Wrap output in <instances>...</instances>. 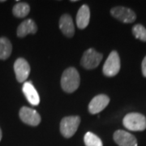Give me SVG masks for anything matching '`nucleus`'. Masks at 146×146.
Instances as JSON below:
<instances>
[{"instance_id": "1", "label": "nucleus", "mask_w": 146, "mask_h": 146, "mask_svg": "<svg viewBox=\"0 0 146 146\" xmlns=\"http://www.w3.org/2000/svg\"><path fill=\"white\" fill-rule=\"evenodd\" d=\"M80 83V75L76 68H68L63 72L61 77V86L63 91L72 94L78 89Z\"/></svg>"}, {"instance_id": "2", "label": "nucleus", "mask_w": 146, "mask_h": 146, "mask_svg": "<svg viewBox=\"0 0 146 146\" xmlns=\"http://www.w3.org/2000/svg\"><path fill=\"white\" fill-rule=\"evenodd\" d=\"M123 124L128 130L141 131L146 129V118L140 113H129L123 118Z\"/></svg>"}, {"instance_id": "3", "label": "nucleus", "mask_w": 146, "mask_h": 146, "mask_svg": "<svg viewBox=\"0 0 146 146\" xmlns=\"http://www.w3.org/2000/svg\"><path fill=\"white\" fill-rule=\"evenodd\" d=\"M120 67L121 63L119 55L116 50H113L110 52L107 59L106 60L103 65L102 72L106 76L112 77L119 73L120 71Z\"/></svg>"}, {"instance_id": "4", "label": "nucleus", "mask_w": 146, "mask_h": 146, "mask_svg": "<svg viewBox=\"0 0 146 146\" xmlns=\"http://www.w3.org/2000/svg\"><path fill=\"white\" fill-rule=\"evenodd\" d=\"M80 123V116H68L60 122V132L65 138H70L76 132Z\"/></svg>"}, {"instance_id": "5", "label": "nucleus", "mask_w": 146, "mask_h": 146, "mask_svg": "<svg viewBox=\"0 0 146 146\" xmlns=\"http://www.w3.org/2000/svg\"><path fill=\"white\" fill-rule=\"evenodd\" d=\"M102 58H103L102 54H100L98 51H96L94 48H90L84 53L80 63L84 68L92 70L99 65Z\"/></svg>"}, {"instance_id": "6", "label": "nucleus", "mask_w": 146, "mask_h": 146, "mask_svg": "<svg viewBox=\"0 0 146 146\" xmlns=\"http://www.w3.org/2000/svg\"><path fill=\"white\" fill-rule=\"evenodd\" d=\"M110 14L114 18L124 24H131L136 20V13L125 7H115L110 10Z\"/></svg>"}, {"instance_id": "7", "label": "nucleus", "mask_w": 146, "mask_h": 146, "mask_svg": "<svg viewBox=\"0 0 146 146\" xmlns=\"http://www.w3.org/2000/svg\"><path fill=\"white\" fill-rule=\"evenodd\" d=\"M21 121L28 125L36 127L41 123V116L36 110L30 107L23 106L19 112Z\"/></svg>"}, {"instance_id": "8", "label": "nucleus", "mask_w": 146, "mask_h": 146, "mask_svg": "<svg viewBox=\"0 0 146 146\" xmlns=\"http://www.w3.org/2000/svg\"><path fill=\"white\" fill-rule=\"evenodd\" d=\"M14 71L17 81L25 83L30 74V66L25 58H19L14 63Z\"/></svg>"}, {"instance_id": "9", "label": "nucleus", "mask_w": 146, "mask_h": 146, "mask_svg": "<svg viewBox=\"0 0 146 146\" xmlns=\"http://www.w3.org/2000/svg\"><path fill=\"white\" fill-rule=\"evenodd\" d=\"M110 98L105 94H99L95 96L89 104V111L90 114H98L108 106Z\"/></svg>"}, {"instance_id": "10", "label": "nucleus", "mask_w": 146, "mask_h": 146, "mask_svg": "<svg viewBox=\"0 0 146 146\" xmlns=\"http://www.w3.org/2000/svg\"><path fill=\"white\" fill-rule=\"evenodd\" d=\"M114 141L119 146H137L135 136L123 130H117L114 133Z\"/></svg>"}, {"instance_id": "11", "label": "nucleus", "mask_w": 146, "mask_h": 146, "mask_svg": "<svg viewBox=\"0 0 146 146\" xmlns=\"http://www.w3.org/2000/svg\"><path fill=\"white\" fill-rule=\"evenodd\" d=\"M22 91L26 97L28 102L33 106H37L40 103V97L38 93L34 88L32 81H26L23 84Z\"/></svg>"}, {"instance_id": "12", "label": "nucleus", "mask_w": 146, "mask_h": 146, "mask_svg": "<svg viewBox=\"0 0 146 146\" xmlns=\"http://www.w3.org/2000/svg\"><path fill=\"white\" fill-rule=\"evenodd\" d=\"M59 29L63 34L68 37H72L75 34V27L72 16L64 14L59 19Z\"/></svg>"}, {"instance_id": "13", "label": "nucleus", "mask_w": 146, "mask_h": 146, "mask_svg": "<svg viewBox=\"0 0 146 146\" xmlns=\"http://www.w3.org/2000/svg\"><path fill=\"white\" fill-rule=\"evenodd\" d=\"M37 32L36 23L31 19L24 21L17 29V36L19 37H25L28 34H35Z\"/></svg>"}, {"instance_id": "14", "label": "nucleus", "mask_w": 146, "mask_h": 146, "mask_svg": "<svg viewBox=\"0 0 146 146\" xmlns=\"http://www.w3.org/2000/svg\"><path fill=\"white\" fill-rule=\"evenodd\" d=\"M90 11L88 5L84 4L79 9L76 15V25L80 29H84L89 25Z\"/></svg>"}, {"instance_id": "15", "label": "nucleus", "mask_w": 146, "mask_h": 146, "mask_svg": "<svg viewBox=\"0 0 146 146\" xmlns=\"http://www.w3.org/2000/svg\"><path fill=\"white\" fill-rule=\"evenodd\" d=\"M12 51L11 43L7 37H0V59L5 60L10 57Z\"/></svg>"}, {"instance_id": "16", "label": "nucleus", "mask_w": 146, "mask_h": 146, "mask_svg": "<svg viewBox=\"0 0 146 146\" xmlns=\"http://www.w3.org/2000/svg\"><path fill=\"white\" fill-rule=\"evenodd\" d=\"M30 11V7L27 3L20 2L13 7V15L18 18H24L29 15Z\"/></svg>"}, {"instance_id": "17", "label": "nucleus", "mask_w": 146, "mask_h": 146, "mask_svg": "<svg viewBox=\"0 0 146 146\" xmlns=\"http://www.w3.org/2000/svg\"><path fill=\"white\" fill-rule=\"evenodd\" d=\"M84 142L85 146H103L102 141L97 135L88 131L84 136Z\"/></svg>"}, {"instance_id": "18", "label": "nucleus", "mask_w": 146, "mask_h": 146, "mask_svg": "<svg viewBox=\"0 0 146 146\" xmlns=\"http://www.w3.org/2000/svg\"><path fill=\"white\" fill-rule=\"evenodd\" d=\"M132 34L136 39L146 42V29L142 25L137 24L132 28Z\"/></svg>"}, {"instance_id": "19", "label": "nucleus", "mask_w": 146, "mask_h": 146, "mask_svg": "<svg viewBox=\"0 0 146 146\" xmlns=\"http://www.w3.org/2000/svg\"><path fill=\"white\" fill-rule=\"evenodd\" d=\"M141 71H142L143 76L146 77V56L144 58L142 63H141Z\"/></svg>"}, {"instance_id": "20", "label": "nucleus", "mask_w": 146, "mask_h": 146, "mask_svg": "<svg viewBox=\"0 0 146 146\" xmlns=\"http://www.w3.org/2000/svg\"><path fill=\"white\" fill-rule=\"evenodd\" d=\"M2 136H3V133H2V130H1V128H0V141H1V139H2Z\"/></svg>"}]
</instances>
